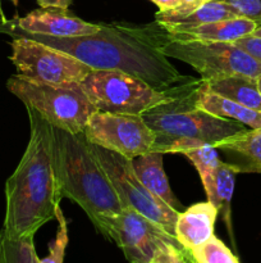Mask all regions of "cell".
Here are the masks:
<instances>
[{
    "mask_svg": "<svg viewBox=\"0 0 261 263\" xmlns=\"http://www.w3.org/2000/svg\"><path fill=\"white\" fill-rule=\"evenodd\" d=\"M150 263H197V261L191 251L183 248L179 243H165Z\"/></svg>",
    "mask_w": 261,
    "mask_h": 263,
    "instance_id": "obj_25",
    "label": "cell"
},
{
    "mask_svg": "<svg viewBox=\"0 0 261 263\" xmlns=\"http://www.w3.org/2000/svg\"><path fill=\"white\" fill-rule=\"evenodd\" d=\"M10 48V61L17 68V74L33 82L66 86L81 82L94 71L74 57L30 39L14 37Z\"/></svg>",
    "mask_w": 261,
    "mask_h": 263,
    "instance_id": "obj_9",
    "label": "cell"
},
{
    "mask_svg": "<svg viewBox=\"0 0 261 263\" xmlns=\"http://www.w3.org/2000/svg\"><path fill=\"white\" fill-rule=\"evenodd\" d=\"M0 263H2V236H0Z\"/></svg>",
    "mask_w": 261,
    "mask_h": 263,
    "instance_id": "obj_33",
    "label": "cell"
},
{
    "mask_svg": "<svg viewBox=\"0 0 261 263\" xmlns=\"http://www.w3.org/2000/svg\"><path fill=\"white\" fill-rule=\"evenodd\" d=\"M36 2H37V4L40 5L42 9L54 8V9L68 10L69 5L72 4L73 0H36Z\"/></svg>",
    "mask_w": 261,
    "mask_h": 263,
    "instance_id": "obj_29",
    "label": "cell"
},
{
    "mask_svg": "<svg viewBox=\"0 0 261 263\" xmlns=\"http://www.w3.org/2000/svg\"><path fill=\"white\" fill-rule=\"evenodd\" d=\"M54 158L61 197L78 204L95 228L104 217L123 210L109 177L90 152L83 133L71 134L54 127Z\"/></svg>",
    "mask_w": 261,
    "mask_h": 263,
    "instance_id": "obj_3",
    "label": "cell"
},
{
    "mask_svg": "<svg viewBox=\"0 0 261 263\" xmlns=\"http://www.w3.org/2000/svg\"><path fill=\"white\" fill-rule=\"evenodd\" d=\"M30 140L12 176L5 182V217L0 233L10 239L35 236L55 220L60 205L54 158V127L35 109L26 107Z\"/></svg>",
    "mask_w": 261,
    "mask_h": 263,
    "instance_id": "obj_2",
    "label": "cell"
},
{
    "mask_svg": "<svg viewBox=\"0 0 261 263\" xmlns=\"http://www.w3.org/2000/svg\"><path fill=\"white\" fill-rule=\"evenodd\" d=\"M201 84L209 91L222 95L243 107L261 112V92L257 86V79L247 76H228L209 81L201 80Z\"/></svg>",
    "mask_w": 261,
    "mask_h": 263,
    "instance_id": "obj_19",
    "label": "cell"
},
{
    "mask_svg": "<svg viewBox=\"0 0 261 263\" xmlns=\"http://www.w3.org/2000/svg\"><path fill=\"white\" fill-rule=\"evenodd\" d=\"M83 134L90 143L128 159L153 152L156 138L142 116L100 110L89 118Z\"/></svg>",
    "mask_w": 261,
    "mask_h": 263,
    "instance_id": "obj_11",
    "label": "cell"
},
{
    "mask_svg": "<svg viewBox=\"0 0 261 263\" xmlns=\"http://www.w3.org/2000/svg\"><path fill=\"white\" fill-rule=\"evenodd\" d=\"M235 17H240V15L235 13V10L230 5L225 4L223 2H217V0H211V2L205 3L204 5L194 9L193 12L189 13L186 17L173 21V22L164 23L161 26L168 32H179V31H186L194 27H199V26L205 25V23L215 22V21L222 20H229V18Z\"/></svg>",
    "mask_w": 261,
    "mask_h": 263,
    "instance_id": "obj_20",
    "label": "cell"
},
{
    "mask_svg": "<svg viewBox=\"0 0 261 263\" xmlns=\"http://www.w3.org/2000/svg\"><path fill=\"white\" fill-rule=\"evenodd\" d=\"M179 154L186 156L192 162V164L196 167L201 182L210 179L212 172L217 167V164L222 162L219 156H217V149L214 145H211V144L206 143L189 146V148L183 149Z\"/></svg>",
    "mask_w": 261,
    "mask_h": 263,
    "instance_id": "obj_22",
    "label": "cell"
},
{
    "mask_svg": "<svg viewBox=\"0 0 261 263\" xmlns=\"http://www.w3.org/2000/svg\"><path fill=\"white\" fill-rule=\"evenodd\" d=\"M200 82L201 80L170 102L141 115L155 133L153 152L165 154L174 144L189 140L215 145L247 128L237 121L216 117L197 108L194 105V92Z\"/></svg>",
    "mask_w": 261,
    "mask_h": 263,
    "instance_id": "obj_4",
    "label": "cell"
},
{
    "mask_svg": "<svg viewBox=\"0 0 261 263\" xmlns=\"http://www.w3.org/2000/svg\"><path fill=\"white\" fill-rule=\"evenodd\" d=\"M240 174H261V127L246 128L215 144Z\"/></svg>",
    "mask_w": 261,
    "mask_h": 263,
    "instance_id": "obj_14",
    "label": "cell"
},
{
    "mask_svg": "<svg viewBox=\"0 0 261 263\" xmlns=\"http://www.w3.org/2000/svg\"><path fill=\"white\" fill-rule=\"evenodd\" d=\"M0 22L9 27L30 33L55 36V37H78L94 35L99 32L100 23L86 22L68 10L63 9H37L28 13L25 17H14L13 20L2 18Z\"/></svg>",
    "mask_w": 261,
    "mask_h": 263,
    "instance_id": "obj_12",
    "label": "cell"
},
{
    "mask_svg": "<svg viewBox=\"0 0 261 263\" xmlns=\"http://www.w3.org/2000/svg\"><path fill=\"white\" fill-rule=\"evenodd\" d=\"M211 0H181L182 5L181 7L176 8V9L165 10V12H160L159 10L155 14V22L164 25V23L173 22V21L181 20V18L186 17L189 13L193 12L194 9L200 8L201 5H204L205 3H209Z\"/></svg>",
    "mask_w": 261,
    "mask_h": 263,
    "instance_id": "obj_26",
    "label": "cell"
},
{
    "mask_svg": "<svg viewBox=\"0 0 261 263\" xmlns=\"http://www.w3.org/2000/svg\"><path fill=\"white\" fill-rule=\"evenodd\" d=\"M217 210L207 202L196 203L179 212L176 223V239L183 248L192 251L214 236Z\"/></svg>",
    "mask_w": 261,
    "mask_h": 263,
    "instance_id": "obj_13",
    "label": "cell"
},
{
    "mask_svg": "<svg viewBox=\"0 0 261 263\" xmlns=\"http://www.w3.org/2000/svg\"><path fill=\"white\" fill-rule=\"evenodd\" d=\"M163 156L164 154L160 152H148L130 161L136 175L140 181L147 187V190L179 212L182 205L171 192L168 177L164 172Z\"/></svg>",
    "mask_w": 261,
    "mask_h": 263,
    "instance_id": "obj_16",
    "label": "cell"
},
{
    "mask_svg": "<svg viewBox=\"0 0 261 263\" xmlns=\"http://www.w3.org/2000/svg\"><path fill=\"white\" fill-rule=\"evenodd\" d=\"M197 263H240L237 256L216 236L191 251Z\"/></svg>",
    "mask_w": 261,
    "mask_h": 263,
    "instance_id": "obj_23",
    "label": "cell"
},
{
    "mask_svg": "<svg viewBox=\"0 0 261 263\" xmlns=\"http://www.w3.org/2000/svg\"><path fill=\"white\" fill-rule=\"evenodd\" d=\"M199 81L179 91H161L124 72L94 69L78 82V86L100 112L141 116L170 102Z\"/></svg>",
    "mask_w": 261,
    "mask_h": 263,
    "instance_id": "obj_5",
    "label": "cell"
},
{
    "mask_svg": "<svg viewBox=\"0 0 261 263\" xmlns=\"http://www.w3.org/2000/svg\"><path fill=\"white\" fill-rule=\"evenodd\" d=\"M257 86H258V90H260V92H261V76L257 79Z\"/></svg>",
    "mask_w": 261,
    "mask_h": 263,
    "instance_id": "obj_32",
    "label": "cell"
},
{
    "mask_svg": "<svg viewBox=\"0 0 261 263\" xmlns=\"http://www.w3.org/2000/svg\"><path fill=\"white\" fill-rule=\"evenodd\" d=\"M2 236V263H40L35 249L33 238L10 239Z\"/></svg>",
    "mask_w": 261,
    "mask_h": 263,
    "instance_id": "obj_21",
    "label": "cell"
},
{
    "mask_svg": "<svg viewBox=\"0 0 261 263\" xmlns=\"http://www.w3.org/2000/svg\"><path fill=\"white\" fill-rule=\"evenodd\" d=\"M240 174L233 164L228 162H220L211 177L202 182L207 200L217 210L227 225L228 230L232 234V222H230V203H232L233 192H234L235 176Z\"/></svg>",
    "mask_w": 261,
    "mask_h": 263,
    "instance_id": "obj_18",
    "label": "cell"
},
{
    "mask_svg": "<svg viewBox=\"0 0 261 263\" xmlns=\"http://www.w3.org/2000/svg\"><path fill=\"white\" fill-rule=\"evenodd\" d=\"M233 44L240 46L241 49L247 51L250 55H252L253 58L257 59L258 62H261V37L251 33V35L245 36V37L238 39V40H235Z\"/></svg>",
    "mask_w": 261,
    "mask_h": 263,
    "instance_id": "obj_28",
    "label": "cell"
},
{
    "mask_svg": "<svg viewBox=\"0 0 261 263\" xmlns=\"http://www.w3.org/2000/svg\"><path fill=\"white\" fill-rule=\"evenodd\" d=\"M257 28L252 21L243 17L229 18V20L215 21L205 23L191 30L168 32L169 40H199V41H223L234 43L235 40L251 35Z\"/></svg>",
    "mask_w": 261,
    "mask_h": 263,
    "instance_id": "obj_15",
    "label": "cell"
},
{
    "mask_svg": "<svg viewBox=\"0 0 261 263\" xmlns=\"http://www.w3.org/2000/svg\"><path fill=\"white\" fill-rule=\"evenodd\" d=\"M0 33L37 41L74 57L92 69L119 71L147 82L161 91H179L197 80L177 71L161 46L168 41V31L159 25L100 23L99 32L78 37L30 33L0 22Z\"/></svg>",
    "mask_w": 261,
    "mask_h": 263,
    "instance_id": "obj_1",
    "label": "cell"
},
{
    "mask_svg": "<svg viewBox=\"0 0 261 263\" xmlns=\"http://www.w3.org/2000/svg\"><path fill=\"white\" fill-rule=\"evenodd\" d=\"M96 230L107 240L114 241L129 263H150L164 244L179 243L176 236L169 235L129 207H124L118 215L102 218Z\"/></svg>",
    "mask_w": 261,
    "mask_h": 263,
    "instance_id": "obj_10",
    "label": "cell"
},
{
    "mask_svg": "<svg viewBox=\"0 0 261 263\" xmlns=\"http://www.w3.org/2000/svg\"><path fill=\"white\" fill-rule=\"evenodd\" d=\"M89 148L109 177L123 208H133L160 226L169 235L176 236V223L179 212L147 190L136 175L132 161L90 141Z\"/></svg>",
    "mask_w": 261,
    "mask_h": 263,
    "instance_id": "obj_8",
    "label": "cell"
},
{
    "mask_svg": "<svg viewBox=\"0 0 261 263\" xmlns=\"http://www.w3.org/2000/svg\"><path fill=\"white\" fill-rule=\"evenodd\" d=\"M153 3H155L159 7L160 12H165V10L176 9V8L181 7L182 3L181 0H151Z\"/></svg>",
    "mask_w": 261,
    "mask_h": 263,
    "instance_id": "obj_30",
    "label": "cell"
},
{
    "mask_svg": "<svg viewBox=\"0 0 261 263\" xmlns=\"http://www.w3.org/2000/svg\"><path fill=\"white\" fill-rule=\"evenodd\" d=\"M194 105L216 117L237 121L250 128L261 127V112L243 107L222 95L209 91L202 86L201 82L194 92Z\"/></svg>",
    "mask_w": 261,
    "mask_h": 263,
    "instance_id": "obj_17",
    "label": "cell"
},
{
    "mask_svg": "<svg viewBox=\"0 0 261 263\" xmlns=\"http://www.w3.org/2000/svg\"><path fill=\"white\" fill-rule=\"evenodd\" d=\"M168 58L189 64L202 81L228 76H261V62L233 43L199 40H169L161 46Z\"/></svg>",
    "mask_w": 261,
    "mask_h": 263,
    "instance_id": "obj_7",
    "label": "cell"
},
{
    "mask_svg": "<svg viewBox=\"0 0 261 263\" xmlns=\"http://www.w3.org/2000/svg\"><path fill=\"white\" fill-rule=\"evenodd\" d=\"M7 87L25 104L35 109L51 126L71 134L83 133L89 118L96 112L77 84L58 85L33 82L13 74Z\"/></svg>",
    "mask_w": 261,
    "mask_h": 263,
    "instance_id": "obj_6",
    "label": "cell"
},
{
    "mask_svg": "<svg viewBox=\"0 0 261 263\" xmlns=\"http://www.w3.org/2000/svg\"><path fill=\"white\" fill-rule=\"evenodd\" d=\"M10 2H13V3H14V4H17V0H10Z\"/></svg>",
    "mask_w": 261,
    "mask_h": 263,
    "instance_id": "obj_34",
    "label": "cell"
},
{
    "mask_svg": "<svg viewBox=\"0 0 261 263\" xmlns=\"http://www.w3.org/2000/svg\"><path fill=\"white\" fill-rule=\"evenodd\" d=\"M230 5L240 17L247 18L261 26V0H217Z\"/></svg>",
    "mask_w": 261,
    "mask_h": 263,
    "instance_id": "obj_27",
    "label": "cell"
},
{
    "mask_svg": "<svg viewBox=\"0 0 261 263\" xmlns=\"http://www.w3.org/2000/svg\"><path fill=\"white\" fill-rule=\"evenodd\" d=\"M252 35H255V36H258V37H261V26H258L257 28H256L255 31H253V33Z\"/></svg>",
    "mask_w": 261,
    "mask_h": 263,
    "instance_id": "obj_31",
    "label": "cell"
},
{
    "mask_svg": "<svg viewBox=\"0 0 261 263\" xmlns=\"http://www.w3.org/2000/svg\"><path fill=\"white\" fill-rule=\"evenodd\" d=\"M55 220L58 221V230H56V236L53 243L49 246V254L45 258L40 259V263H63L64 256H66V249L68 246L69 236H68V225L67 220L61 212L60 205L56 207L55 211Z\"/></svg>",
    "mask_w": 261,
    "mask_h": 263,
    "instance_id": "obj_24",
    "label": "cell"
}]
</instances>
